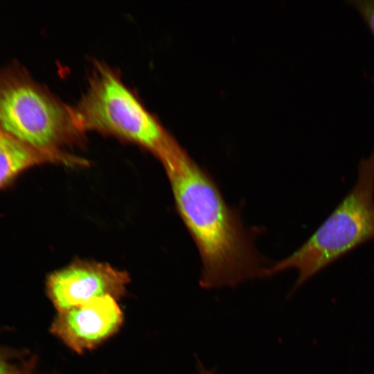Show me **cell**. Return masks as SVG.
<instances>
[{
    "mask_svg": "<svg viewBox=\"0 0 374 374\" xmlns=\"http://www.w3.org/2000/svg\"><path fill=\"white\" fill-rule=\"evenodd\" d=\"M168 177L177 211L199 252V284L204 290L235 288L267 277L269 264L257 251L213 177L179 145L160 160Z\"/></svg>",
    "mask_w": 374,
    "mask_h": 374,
    "instance_id": "cell-1",
    "label": "cell"
},
{
    "mask_svg": "<svg viewBox=\"0 0 374 374\" xmlns=\"http://www.w3.org/2000/svg\"><path fill=\"white\" fill-rule=\"evenodd\" d=\"M374 240V151L361 159L352 188L299 248L267 270L270 277L290 269L299 274L291 297L316 274L353 250Z\"/></svg>",
    "mask_w": 374,
    "mask_h": 374,
    "instance_id": "cell-2",
    "label": "cell"
},
{
    "mask_svg": "<svg viewBox=\"0 0 374 374\" xmlns=\"http://www.w3.org/2000/svg\"><path fill=\"white\" fill-rule=\"evenodd\" d=\"M0 128L46 157L77 161L62 152L84 131L66 105L19 67L0 71Z\"/></svg>",
    "mask_w": 374,
    "mask_h": 374,
    "instance_id": "cell-3",
    "label": "cell"
},
{
    "mask_svg": "<svg viewBox=\"0 0 374 374\" xmlns=\"http://www.w3.org/2000/svg\"><path fill=\"white\" fill-rule=\"evenodd\" d=\"M73 108L84 132L96 130L135 143L159 159L177 143L121 78L104 64H96L85 93Z\"/></svg>",
    "mask_w": 374,
    "mask_h": 374,
    "instance_id": "cell-4",
    "label": "cell"
},
{
    "mask_svg": "<svg viewBox=\"0 0 374 374\" xmlns=\"http://www.w3.org/2000/svg\"><path fill=\"white\" fill-rule=\"evenodd\" d=\"M129 282L126 272L109 264L78 260L48 276L46 294L60 312L107 295L119 300Z\"/></svg>",
    "mask_w": 374,
    "mask_h": 374,
    "instance_id": "cell-5",
    "label": "cell"
},
{
    "mask_svg": "<svg viewBox=\"0 0 374 374\" xmlns=\"http://www.w3.org/2000/svg\"><path fill=\"white\" fill-rule=\"evenodd\" d=\"M118 301L107 295L57 312L50 332L78 354L94 349L123 325L124 314Z\"/></svg>",
    "mask_w": 374,
    "mask_h": 374,
    "instance_id": "cell-6",
    "label": "cell"
},
{
    "mask_svg": "<svg viewBox=\"0 0 374 374\" xmlns=\"http://www.w3.org/2000/svg\"><path fill=\"white\" fill-rule=\"evenodd\" d=\"M48 161L44 154L0 128V188L27 168Z\"/></svg>",
    "mask_w": 374,
    "mask_h": 374,
    "instance_id": "cell-7",
    "label": "cell"
},
{
    "mask_svg": "<svg viewBox=\"0 0 374 374\" xmlns=\"http://www.w3.org/2000/svg\"><path fill=\"white\" fill-rule=\"evenodd\" d=\"M28 357L25 350L0 345V374H23Z\"/></svg>",
    "mask_w": 374,
    "mask_h": 374,
    "instance_id": "cell-8",
    "label": "cell"
},
{
    "mask_svg": "<svg viewBox=\"0 0 374 374\" xmlns=\"http://www.w3.org/2000/svg\"><path fill=\"white\" fill-rule=\"evenodd\" d=\"M347 2L359 12L374 37V0H349Z\"/></svg>",
    "mask_w": 374,
    "mask_h": 374,
    "instance_id": "cell-9",
    "label": "cell"
},
{
    "mask_svg": "<svg viewBox=\"0 0 374 374\" xmlns=\"http://www.w3.org/2000/svg\"><path fill=\"white\" fill-rule=\"evenodd\" d=\"M36 363V357L34 355L29 356L25 362L23 374H37Z\"/></svg>",
    "mask_w": 374,
    "mask_h": 374,
    "instance_id": "cell-10",
    "label": "cell"
}]
</instances>
